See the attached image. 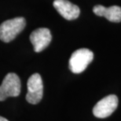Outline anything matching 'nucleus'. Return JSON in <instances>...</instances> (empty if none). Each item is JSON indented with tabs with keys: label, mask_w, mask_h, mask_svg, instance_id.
<instances>
[{
	"label": "nucleus",
	"mask_w": 121,
	"mask_h": 121,
	"mask_svg": "<svg viewBox=\"0 0 121 121\" xmlns=\"http://www.w3.org/2000/svg\"><path fill=\"white\" fill-rule=\"evenodd\" d=\"M93 11L95 15L105 17L111 22H121V7L118 6H112L107 8L102 5H97L94 7Z\"/></svg>",
	"instance_id": "8"
},
{
	"label": "nucleus",
	"mask_w": 121,
	"mask_h": 121,
	"mask_svg": "<svg viewBox=\"0 0 121 121\" xmlns=\"http://www.w3.org/2000/svg\"><path fill=\"white\" fill-rule=\"evenodd\" d=\"M20 81L14 73L6 74L0 85V101H4L9 97H17L20 93Z\"/></svg>",
	"instance_id": "3"
},
{
	"label": "nucleus",
	"mask_w": 121,
	"mask_h": 121,
	"mask_svg": "<svg viewBox=\"0 0 121 121\" xmlns=\"http://www.w3.org/2000/svg\"><path fill=\"white\" fill-rule=\"evenodd\" d=\"M53 5L57 11L68 20H76L80 13L79 7L68 0H54Z\"/></svg>",
	"instance_id": "7"
},
{
	"label": "nucleus",
	"mask_w": 121,
	"mask_h": 121,
	"mask_svg": "<svg viewBox=\"0 0 121 121\" xmlns=\"http://www.w3.org/2000/svg\"><path fill=\"white\" fill-rule=\"evenodd\" d=\"M26 21L23 17H15L7 20L0 24V40L8 43L14 40L24 30Z\"/></svg>",
	"instance_id": "1"
},
{
	"label": "nucleus",
	"mask_w": 121,
	"mask_h": 121,
	"mask_svg": "<svg viewBox=\"0 0 121 121\" xmlns=\"http://www.w3.org/2000/svg\"><path fill=\"white\" fill-rule=\"evenodd\" d=\"M118 106V98L115 95H110L103 98L94 105L93 113L94 117L99 119H104L116 109Z\"/></svg>",
	"instance_id": "5"
},
{
	"label": "nucleus",
	"mask_w": 121,
	"mask_h": 121,
	"mask_svg": "<svg viewBox=\"0 0 121 121\" xmlns=\"http://www.w3.org/2000/svg\"><path fill=\"white\" fill-rule=\"evenodd\" d=\"M27 86L26 100L28 102L32 105L38 104L42 100L43 95V84L41 76L39 73L32 74L28 79Z\"/></svg>",
	"instance_id": "4"
},
{
	"label": "nucleus",
	"mask_w": 121,
	"mask_h": 121,
	"mask_svg": "<svg viewBox=\"0 0 121 121\" xmlns=\"http://www.w3.org/2000/svg\"><path fill=\"white\" fill-rule=\"evenodd\" d=\"M0 121H9V120H6V118L2 117H0Z\"/></svg>",
	"instance_id": "9"
},
{
	"label": "nucleus",
	"mask_w": 121,
	"mask_h": 121,
	"mask_svg": "<svg viewBox=\"0 0 121 121\" xmlns=\"http://www.w3.org/2000/svg\"><path fill=\"white\" fill-rule=\"evenodd\" d=\"M51 40L52 36L48 28H38L30 35V41L35 52H40L44 50L50 45Z\"/></svg>",
	"instance_id": "6"
},
{
	"label": "nucleus",
	"mask_w": 121,
	"mask_h": 121,
	"mask_svg": "<svg viewBox=\"0 0 121 121\" xmlns=\"http://www.w3.org/2000/svg\"><path fill=\"white\" fill-rule=\"evenodd\" d=\"M94 59V53L88 48H79L69 59V69L73 73L83 72Z\"/></svg>",
	"instance_id": "2"
}]
</instances>
